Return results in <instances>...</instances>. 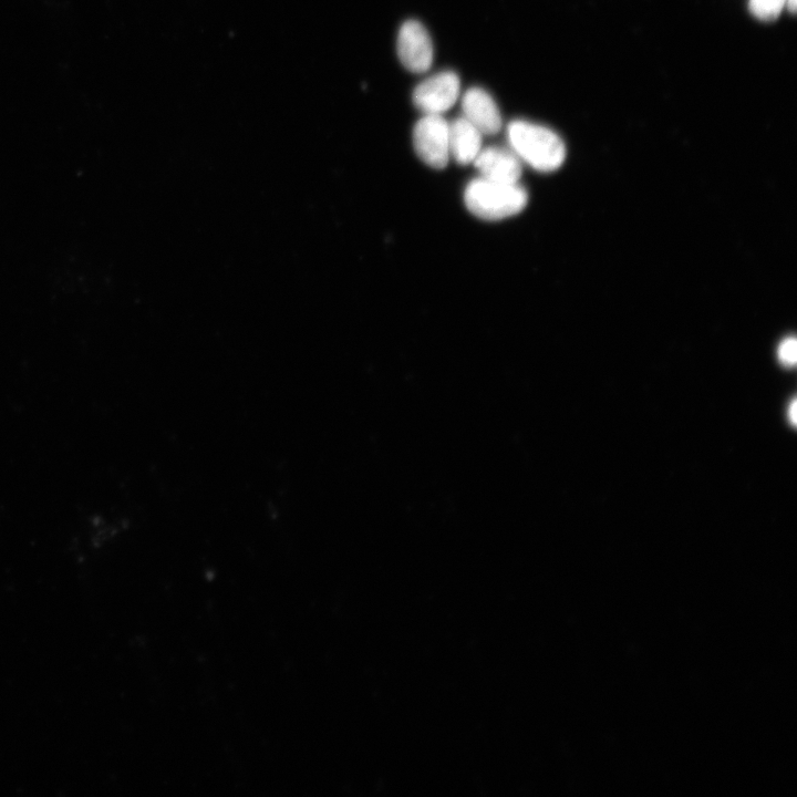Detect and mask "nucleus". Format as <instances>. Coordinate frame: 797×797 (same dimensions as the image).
<instances>
[{"label": "nucleus", "instance_id": "4", "mask_svg": "<svg viewBox=\"0 0 797 797\" xmlns=\"http://www.w3.org/2000/svg\"><path fill=\"white\" fill-rule=\"evenodd\" d=\"M458 95V76L444 71L421 82L413 92V102L424 115H442L455 104Z\"/></svg>", "mask_w": 797, "mask_h": 797}, {"label": "nucleus", "instance_id": "6", "mask_svg": "<svg viewBox=\"0 0 797 797\" xmlns=\"http://www.w3.org/2000/svg\"><path fill=\"white\" fill-rule=\"evenodd\" d=\"M480 177L499 183H518L522 166L521 161L513 149L490 146L480 149L473 161Z\"/></svg>", "mask_w": 797, "mask_h": 797}, {"label": "nucleus", "instance_id": "3", "mask_svg": "<svg viewBox=\"0 0 797 797\" xmlns=\"http://www.w3.org/2000/svg\"><path fill=\"white\" fill-rule=\"evenodd\" d=\"M413 145L426 165L445 168L449 161L448 122L442 115H424L414 126Z\"/></svg>", "mask_w": 797, "mask_h": 797}, {"label": "nucleus", "instance_id": "1", "mask_svg": "<svg viewBox=\"0 0 797 797\" xmlns=\"http://www.w3.org/2000/svg\"><path fill=\"white\" fill-rule=\"evenodd\" d=\"M507 136L520 161L539 172H552L565 161V144L548 127L521 120L514 121L507 127Z\"/></svg>", "mask_w": 797, "mask_h": 797}, {"label": "nucleus", "instance_id": "7", "mask_svg": "<svg viewBox=\"0 0 797 797\" xmlns=\"http://www.w3.org/2000/svg\"><path fill=\"white\" fill-rule=\"evenodd\" d=\"M464 116L482 135L497 134L501 128V116L493 97L480 87H472L462 99Z\"/></svg>", "mask_w": 797, "mask_h": 797}, {"label": "nucleus", "instance_id": "2", "mask_svg": "<svg viewBox=\"0 0 797 797\" xmlns=\"http://www.w3.org/2000/svg\"><path fill=\"white\" fill-rule=\"evenodd\" d=\"M467 209L484 220H500L520 213L528 201L524 187L483 177L469 182L464 192Z\"/></svg>", "mask_w": 797, "mask_h": 797}, {"label": "nucleus", "instance_id": "11", "mask_svg": "<svg viewBox=\"0 0 797 797\" xmlns=\"http://www.w3.org/2000/svg\"><path fill=\"white\" fill-rule=\"evenodd\" d=\"M788 416L793 424L796 423V401L794 400L789 406V413Z\"/></svg>", "mask_w": 797, "mask_h": 797}, {"label": "nucleus", "instance_id": "10", "mask_svg": "<svg viewBox=\"0 0 797 797\" xmlns=\"http://www.w3.org/2000/svg\"><path fill=\"white\" fill-rule=\"evenodd\" d=\"M778 359L785 365H794L797 359V342L794 337L784 339L778 346Z\"/></svg>", "mask_w": 797, "mask_h": 797}, {"label": "nucleus", "instance_id": "9", "mask_svg": "<svg viewBox=\"0 0 797 797\" xmlns=\"http://www.w3.org/2000/svg\"><path fill=\"white\" fill-rule=\"evenodd\" d=\"M787 0H749L751 12L760 20L775 19L786 6Z\"/></svg>", "mask_w": 797, "mask_h": 797}, {"label": "nucleus", "instance_id": "5", "mask_svg": "<svg viewBox=\"0 0 797 797\" xmlns=\"http://www.w3.org/2000/svg\"><path fill=\"white\" fill-rule=\"evenodd\" d=\"M397 55L404 68L413 73L427 71L433 62V43L427 30L418 21L408 20L400 29Z\"/></svg>", "mask_w": 797, "mask_h": 797}, {"label": "nucleus", "instance_id": "8", "mask_svg": "<svg viewBox=\"0 0 797 797\" xmlns=\"http://www.w3.org/2000/svg\"><path fill=\"white\" fill-rule=\"evenodd\" d=\"M482 133L465 117L448 123L449 157L460 164L473 163L482 149Z\"/></svg>", "mask_w": 797, "mask_h": 797}]
</instances>
